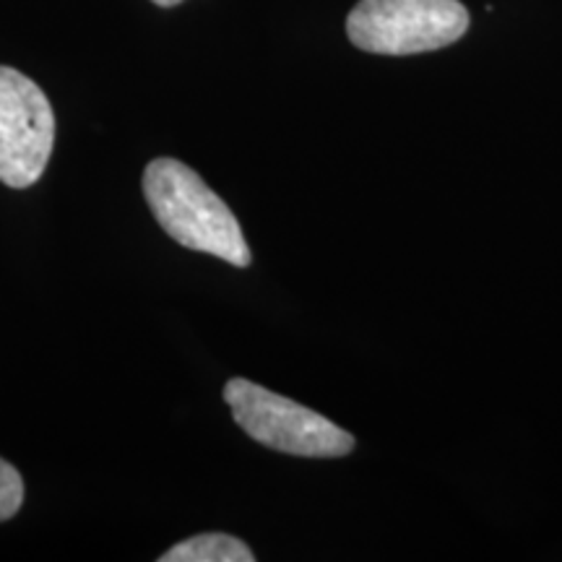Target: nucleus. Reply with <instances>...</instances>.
<instances>
[{
	"instance_id": "f257e3e1",
	"label": "nucleus",
	"mask_w": 562,
	"mask_h": 562,
	"mask_svg": "<svg viewBox=\"0 0 562 562\" xmlns=\"http://www.w3.org/2000/svg\"><path fill=\"white\" fill-rule=\"evenodd\" d=\"M144 195L159 227L182 248L209 252L237 269L250 266L252 256L240 222L188 165L170 157L149 161L144 170Z\"/></svg>"
},
{
	"instance_id": "f03ea898",
	"label": "nucleus",
	"mask_w": 562,
	"mask_h": 562,
	"mask_svg": "<svg viewBox=\"0 0 562 562\" xmlns=\"http://www.w3.org/2000/svg\"><path fill=\"white\" fill-rule=\"evenodd\" d=\"M224 402L245 435L271 451L305 459H339L355 451V438L331 419L245 378L224 385Z\"/></svg>"
},
{
	"instance_id": "7ed1b4c3",
	"label": "nucleus",
	"mask_w": 562,
	"mask_h": 562,
	"mask_svg": "<svg viewBox=\"0 0 562 562\" xmlns=\"http://www.w3.org/2000/svg\"><path fill=\"white\" fill-rule=\"evenodd\" d=\"M469 11L459 0H360L347 19L351 45L375 55H417L459 42Z\"/></svg>"
},
{
	"instance_id": "20e7f679",
	"label": "nucleus",
	"mask_w": 562,
	"mask_h": 562,
	"mask_svg": "<svg viewBox=\"0 0 562 562\" xmlns=\"http://www.w3.org/2000/svg\"><path fill=\"white\" fill-rule=\"evenodd\" d=\"M55 144V112L30 76L0 66V182L30 188L42 178Z\"/></svg>"
},
{
	"instance_id": "39448f33",
	"label": "nucleus",
	"mask_w": 562,
	"mask_h": 562,
	"mask_svg": "<svg viewBox=\"0 0 562 562\" xmlns=\"http://www.w3.org/2000/svg\"><path fill=\"white\" fill-rule=\"evenodd\" d=\"M161 562H252L250 547L229 533H199L175 544L159 558Z\"/></svg>"
},
{
	"instance_id": "423d86ee",
	"label": "nucleus",
	"mask_w": 562,
	"mask_h": 562,
	"mask_svg": "<svg viewBox=\"0 0 562 562\" xmlns=\"http://www.w3.org/2000/svg\"><path fill=\"white\" fill-rule=\"evenodd\" d=\"M21 503H24V480L13 463L0 459V521L16 516Z\"/></svg>"
},
{
	"instance_id": "0eeeda50",
	"label": "nucleus",
	"mask_w": 562,
	"mask_h": 562,
	"mask_svg": "<svg viewBox=\"0 0 562 562\" xmlns=\"http://www.w3.org/2000/svg\"><path fill=\"white\" fill-rule=\"evenodd\" d=\"M154 5H161V9H175V5H180L182 0H151Z\"/></svg>"
}]
</instances>
